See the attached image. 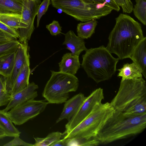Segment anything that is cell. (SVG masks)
Instances as JSON below:
<instances>
[{"label": "cell", "instance_id": "cell-1", "mask_svg": "<svg viewBox=\"0 0 146 146\" xmlns=\"http://www.w3.org/2000/svg\"><path fill=\"white\" fill-rule=\"evenodd\" d=\"M110 33L106 48L119 60L129 58L144 37L141 24L130 16L120 13Z\"/></svg>", "mask_w": 146, "mask_h": 146}, {"label": "cell", "instance_id": "cell-2", "mask_svg": "<svg viewBox=\"0 0 146 146\" xmlns=\"http://www.w3.org/2000/svg\"><path fill=\"white\" fill-rule=\"evenodd\" d=\"M146 127V113L128 116L115 110L99 131L96 137L106 144L139 134Z\"/></svg>", "mask_w": 146, "mask_h": 146}, {"label": "cell", "instance_id": "cell-3", "mask_svg": "<svg viewBox=\"0 0 146 146\" xmlns=\"http://www.w3.org/2000/svg\"><path fill=\"white\" fill-rule=\"evenodd\" d=\"M85 51L81 65L88 77L98 83L110 79L115 74L119 59L114 57L106 47L102 45Z\"/></svg>", "mask_w": 146, "mask_h": 146}, {"label": "cell", "instance_id": "cell-4", "mask_svg": "<svg viewBox=\"0 0 146 146\" xmlns=\"http://www.w3.org/2000/svg\"><path fill=\"white\" fill-rule=\"evenodd\" d=\"M115 110L110 103L97 104L90 114L62 138L88 139L96 137L99 131Z\"/></svg>", "mask_w": 146, "mask_h": 146}, {"label": "cell", "instance_id": "cell-5", "mask_svg": "<svg viewBox=\"0 0 146 146\" xmlns=\"http://www.w3.org/2000/svg\"><path fill=\"white\" fill-rule=\"evenodd\" d=\"M50 2L54 7L82 22L100 19L113 10L105 3L86 4L82 0H50Z\"/></svg>", "mask_w": 146, "mask_h": 146}, {"label": "cell", "instance_id": "cell-6", "mask_svg": "<svg viewBox=\"0 0 146 146\" xmlns=\"http://www.w3.org/2000/svg\"><path fill=\"white\" fill-rule=\"evenodd\" d=\"M51 76L46 83L42 96L49 104H61L69 97V93L76 91L79 81L75 75L50 70Z\"/></svg>", "mask_w": 146, "mask_h": 146}, {"label": "cell", "instance_id": "cell-7", "mask_svg": "<svg viewBox=\"0 0 146 146\" xmlns=\"http://www.w3.org/2000/svg\"><path fill=\"white\" fill-rule=\"evenodd\" d=\"M146 99V83L142 78L121 80L118 92L110 103L115 110L124 112Z\"/></svg>", "mask_w": 146, "mask_h": 146}, {"label": "cell", "instance_id": "cell-8", "mask_svg": "<svg viewBox=\"0 0 146 146\" xmlns=\"http://www.w3.org/2000/svg\"><path fill=\"white\" fill-rule=\"evenodd\" d=\"M48 104L45 100H31L12 108L6 113L15 125H19L42 112Z\"/></svg>", "mask_w": 146, "mask_h": 146}, {"label": "cell", "instance_id": "cell-9", "mask_svg": "<svg viewBox=\"0 0 146 146\" xmlns=\"http://www.w3.org/2000/svg\"><path fill=\"white\" fill-rule=\"evenodd\" d=\"M104 98L103 89L101 88L95 90L86 97L77 113L66 125L63 136L70 131L89 115L96 105L101 103Z\"/></svg>", "mask_w": 146, "mask_h": 146}, {"label": "cell", "instance_id": "cell-10", "mask_svg": "<svg viewBox=\"0 0 146 146\" xmlns=\"http://www.w3.org/2000/svg\"><path fill=\"white\" fill-rule=\"evenodd\" d=\"M41 0H25L21 14L23 28L18 31L20 43L27 42L30 40L35 27L34 22Z\"/></svg>", "mask_w": 146, "mask_h": 146}, {"label": "cell", "instance_id": "cell-11", "mask_svg": "<svg viewBox=\"0 0 146 146\" xmlns=\"http://www.w3.org/2000/svg\"><path fill=\"white\" fill-rule=\"evenodd\" d=\"M29 47L27 42L20 43L16 52L13 67L10 75L5 79L7 89L10 92L15 81L20 72L28 55L29 54Z\"/></svg>", "mask_w": 146, "mask_h": 146}, {"label": "cell", "instance_id": "cell-12", "mask_svg": "<svg viewBox=\"0 0 146 146\" xmlns=\"http://www.w3.org/2000/svg\"><path fill=\"white\" fill-rule=\"evenodd\" d=\"M38 88V85L34 82L29 83L26 88L11 96L9 102L3 110L7 112L19 104L29 100L34 99L38 96L36 90Z\"/></svg>", "mask_w": 146, "mask_h": 146}, {"label": "cell", "instance_id": "cell-13", "mask_svg": "<svg viewBox=\"0 0 146 146\" xmlns=\"http://www.w3.org/2000/svg\"><path fill=\"white\" fill-rule=\"evenodd\" d=\"M86 98L84 94L79 93L67 100L64 102L62 111L56 123L64 119L69 121L77 113Z\"/></svg>", "mask_w": 146, "mask_h": 146}, {"label": "cell", "instance_id": "cell-14", "mask_svg": "<svg viewBox=\"0 0 146 146\" xmlns=\"http://www.w3.org/2000/svg\"><path fill=\"white\" fill-rule=\"evenodd\" d=\"M30 58L29 54L27 57L25 63L15 81L10 92L11 96L26 88L30 83L29 78L31 74Z\"/></svg>", "mask_w": 146, "mask_h": 146}, {"label": "cell", "instance_id": "cell-15", "mask_svg": "<svg viewBox=\"0 0 146 146\" xmlns=\"http://www.w3.org/2000/svg\"><path fill=\"white\" fill-rule=\"evenodd\" d=\"M64 36L62 44L65 45L67 49L73 54L79 56L83 51L87 49L84 39L77 36L72 31H68L64 34Z\"/></svg>", "mask_w": 146, "mask_h": 146}, {"label": "cell", "instance_id": "cell-16", "mask_svg": "<svg viewBox=\"0 0 146 146\" xmlns=\"http://www.w3.org/2000/svg\"><path fill=\"white\" fill-rule=\"evenodd\" d=\"M130 58L146 78V37L140 42L130 55Z\"/></svg>", "mask_w": 146, "mask_h": 146}, {"label": "cell", "instance_id": "cell-17", "mask_svg": "<svg viewBox=\"0 0 146 146\" xmlns=\"http://www.w3.org/2000/svg\"><path fill=\"white\" fill-rule=\"evenodd\" d=\"M79 56L71 53L64 54L58 63L59 71L75 75L80 67Z\"/></svg>", "mask_w": 146, "mask_h": 146}, {"label": "cell", "instance_id": "cell-18", "mask_svg": "<svg viewBox=\"0 0 146 146\" xmlns=\"http://www.w3.org/2000/svg\"><path fill=\"white\" fill-rule=\"evenodd\" d=\"M25 0H0V13L21 14Z\"/></svg>", "mask_w": 146, "mask_h": 146}, {"label": "cell", "instance_id": "cell-19", "mask_svg": "<svg viewBox=\"0 0 146 146\" xmlns=\"http://www.w3.org/2000/svg\"><path fill=\"white\" fill-rule=\"evenodd\" d=\"M117 70L119 71L117 76L121 77L122 80L142 78L140 70L133 62L131 64H124L122 68Z\"/></svg>", "mask_w": 146, "mask_h": 146}, {"label": "cell", "instance_id": "cell-20", "mask_svg": "<svg viewBox=\"0 0 146 146\" xmlns=\"http://www.w3.org/2000/svg\"><path fill=\"white\" fill-rule=\"evenodd\" d=\"M6 112L0 110V127L5 132L7 136H19L21 132L14 125Z\"/></svg>", "mask_w": 146, "mask_h": 146}, {"label": "cell", "instance_id": "cell-21", "mask_svg": "<svg viewBox=\"0 0 146 146\" xmlns=\"http://www.w3.org/2000/svg\"><path fill=\"white\" fill-rule=\"evenodd\" d=\"M98 22L96 20H92L78 23L77 27L78 36L83 39L90 38L95 33Z\"/></svg>", "mask_w": 146, "mask_h": 146}, {"label": "cell", "instance_id": "cell-22", "mask_svg": "<svg viewBox=\"0 0 146 146\" xmlns=\"http://www.w3.org/2000/svg\"><path fill=\"white\" fill-rule=\"evenodd\" d=\"M0 21L16 30L22 29L21 14L13 13H0Z\"/></svg>", "mask_w": 146, "mask_h": 146}, {"label": "cell", "instance_id": "cell-23", "mask_svg": "<svg viewBox=\"0 0 146 146\" xmlns=\"http://www.w3.org/2000/svg\"><path fill=\"white\" fill-rule=\"evenodd\" d=\"M16 52L0 58V74L5 78L8 77L11 72L15 61Z\"/></svg>", "mask_w": 146, "mask_h": 146}, {"label": "cell", "instance_id": "cell-24", "mask_svg": "<svg viewBox=\"0 0 146 146\" xmlns=\"http://www.w3.org/2000/svg\"><path fill=\"white\" fill-rule=\"evenodd\" d=\"M62 133L59 131L54 132L48 134L44 138L34 137V146H48L62 138Z\"/></svg>", "mask_w": 146, "mask_h": 146}, {"label": "cell", "instance_id": "cell-25", "mask_svg": "<svg viewBox=\"0 0 146 146\" xmlns=\"http://www.w3.org/2000/svg\"><path fill=\"white\" fill-rule=\"evenodd\" d=\"M133 11L135 16L143 25H146V0H135Z\"/></svg>", "mask_w": 146, "mask_h": 146}, {"label": "cell", "instance_id": "cell-26", "mask_svg": "<svg viewBox=\"0 0 146 146\" xmlns=\"http://www.w3.org/2000/svg\"><path fill=\"white\" fill-rule=\"evenodd\" d=\"M20 44L19 41L16 39L0 42V58L16 51Z\"/></svg>", "mask_w": 146, "mask_h": 146}, {"label": "cell", "instance_id": "cell-27", "mask_svg": "<svg viewBox=\"0 0 146 146\" xmlns=\"http://www.w3.org/2000/svg\"><path fill=\"white\" fill-rule=\"evenodd\" d=\"M11 97L7 89L5 78L0 74V107L7 105Z\"/></svg>", "mask_w": 146, "mask_h": 146}, {"label": "cell", "instance_id": "cell-28", "mask_svg": "<svg viewBox=\"0 0 146 146\" xmlns=\"http://www.w3.org/2000/svg\"><path fill=\"white\" fill-rule=\"evenodd\" d=\"M123 112L124 115L128 116L138 115L146 113V99L141 100Z\"/></svg>", "mask_w": 146, "mask_h": 146}, {"label": "cell", "instance_id": "cell-29", "mask_svg": "<svg viewBox=\"0 0 146 146\" xmlns=\"http://www.w3.org/2000/svg\"><path fill=\"white\" fill-rule=\"evenodd\" d=\"M0 31L13 39H17L19 38V34L17 30L0 21Z\"/></svg>", "mask_w": 146, "mask_h": 146}, {"label": "cell", "instance_id": "cell-30", "mask_svg": "<svg viewBox=\"0 0 146 146\" xmlns=\"http://www.w3.org/2000/svg\"><path fill=\"white\" fill-rule=\"evenodd\" d=\"M51 4L50 0H43L38 7L36 15L37 17L36 27L39 25L40 20L42 16L47 11L49 5Z\"/></svg>", "mask_w": 146, "mask_h": 146}, {"label": "cell", "instance_id": "cell-31", "mask_svg": "<svg viewBox=\"0 0 146 146\" xmlns=\"http://www.w3.org/2000/svg\"><path fill=\"white\" fill-rule=\"evenodd\" d=\"M85 3H105L111 8L113 10L117 12L120 9V7L115 2L114 0H82Z\"/></svg>", "mask_w": 146, "mask_h": 146}, {"label": "cell", "instance_id": "cell-32", "mask_svg": "<svg viewBox=\"0 0 146 146\" xmlns=\"http://www.w3.org/2000/svg\"><path fill=\"white\" fill-rule=\"evenodd\" d=\"M116 3L122 9L123 13H131L133 9V5L131 0H114Z\"/></svg>", "mask_w": 146, "mask_h": 146}, {"label": "cell", "instance_id": "cell-33", "mask_svg": "<svg viewBox=\"0 0 146 146\" xmlns=\"http://www.w3.org/2000/svg\"><path fill=\"white\" fill-rule=\"evenodd\" d=\"M46 28L52 36H56L61 33L62 27L58 21L54 20L46 26Z\"/></svg>", "mask_w": 146, "mask_h": 146}, {"label": "cell", "instance_id": "cell-34", "mask_svg": "<svg viewBox=\"0 0 146 146\" xmlns=\"http://www.w3.org/2000/svg\"><path fill=\"white\" fill-rule=\"evenodd\" d=\"M22 145L34 146L33 144L25 142L19 137V136L14 137L13 139L4 144V146H13Z\"/></svg>", "mask_w": 146, "mask_h": 146}, {"label": "cell", "instance_id": "cell-35", "mask_svg": "<svg viewBox=\"0 0 146 146\" xmlns=\"http://www.w3.org/2000/svg\"><path fill=\"white\" fill-rule=\"evenodd\" d=\"M13 39L0 31V42L10 41Z\"/></svg>", "mask_w": 146, "mask_h": 146}, {"label": "cell", "instance_id": "cell-36", "mask_svg": "<svg viewBox=\"0 0 146 146\" xmlns=\"http://www.w3.org/2000/svg\"><path fill=\"white\" fill-rule=\"evenodd\" d=\"M51 146H67L66 139L63 138L60 139L54 143Z\"/></svg>", "mask_w": 146, "mask_h": 146}, {"label": "cell", "instance_id": "cell-37", "mask_svg": "<svg viewBox=\"0 0 146 146\" xmlns=\"http://www.w3.org/2000/svg\"><path fill=\"white\" fill-rule=\"evenodd\" d=\"M7 136V135L5 132L0 127V139Z\"/></svg>", "mask_w": 146, "mask_h": 146}]
</instances>
